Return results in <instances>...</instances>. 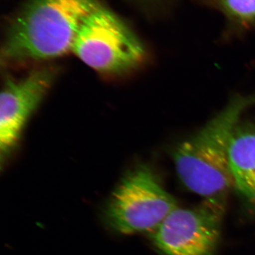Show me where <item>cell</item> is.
<instances>
[{
	"mask_svg": "<svg viewBox=\"0 0 255 255\" xmlns=\"http://www.w3.org/2000/svg\"><path fill=\"white\" fill-rule=\"evenodd\" d=\"M51 68H38L18 80H7L0 99V147L7 155L16 145L23 127L54 81Z\"/></svg>",
	"mask_w": 255,
	"mask_h": 255,
	"instance_id": "8992f818",
	"label": "cell"
},
{
	"mask_svg": "<svg viewBox=\"0 0 255 255\" xmlns=\"http://www.w3.org/2000/svg\"><path fill=\"white\" fill-rule=\"evenodd\" d=\"M224 210L222 199H205L193 209L177 207L150 238L164 255H215Z\"/></svg>",
	"mask_w": 255,
	"mask_h": 255,
	"instance_id": "5b68a950",
	"label": "cell"
},
{
	"mask_svg": "<svg viewBox=\"0 0 255 255\" xmlns=\"http://www.w3.org/2000/svg\"><path fill=\"white\" fill-rule=\"evenodd\" d=\"M201 4L219 11L228 24L238 30L255 26V0H200Z\"/></svg>",
	"mask_w": 255,
	"mask_h": 255,
	"instance_id": "ba28073f",
	"label": "cell"
},
{
	"mask_svg": "<svg viewBox=\"0 0 255 255\" xmlns=\"http://www.w3.org/2000/svg\"><path fill=\"white\" fill-rule=\"evenodd\" d=\"M255 105V95L236 96L201 130L176 147V170L189 190L205 199H222L235 187L230 142L242 116Z\"/></svg>",
	"mask_w": 255,
	"mask_h": 255,
	"instance_id": "7a4b0ae2",
	"label": "cell"
},
{
	"mask_svg": "<svg viewBox=\"0 0 255 255\" xmlns=\"http://www.w3.org/2000/svg\"><path fill=\"white\" fill-rule=\"evenodd\" d=\"M98 0H28L6 30V63L51 59L73 48L82 23Z\"/></svg>",
	"mask_w": 255,
	"mask_h": 255,
	"instance_id": "6da1fadb",
	"label": "cell"
},
{
	"mask_svg": "<svg viewBox=\"0 0 255 255\" xmlns=\"http://www.w3.org/2000/svg\"><path fill=\"white\" fill-rule=\"evenodd\" d=\"M149 1H157V0H149Z\"/></svg>",
	"mask_w": 255,
	"mask_h": 255,
	"instance_id": "9c48e42d",
	"label": "cell"
},
{
	"mask_svg": "<svg viewBox=\"0 0 255 255\" xmlns=\"http://www.w3.org/2000/svg\"><path fill=\"white\" fill-rule=\"evenodd\" d=\"M72 51L84 63L102 73H124L145 57L141 41L118 15L100 5L87 16Z\"/></svg>",
	"mask_w": 255,
	"mask_h": 255,
	"instance_id": "3957f363",
	"label": "cell"
},
{
	"mask_svg": "<svg viewBox=\"0 0 255 255\" xmlns=\"http://www.w3.org/2000/svg\"><path fill=\"white\" fill-rule=\"evenodd\" d=\"M229 160L235 187L255 207V123L239 122L230 142Z\"/></svg>",
	"mask_w": 255,
	"mask_h": 255,
	"instance_id": "52a82bcc",
	"label": "cell"
},
{
	"mask_svg": "<svg viewBox=\"0 0 255 255\" xmlns=\"http://www.w3.org/2000/svg\"><path fill=\"white\" fill-rule=\"evenodd\" d=\"M178 207L146 167H139L124 177L104 209V221L122 234L152 233Z\"/></svg>",
	"mask_w": 255,
	"mask_h": 255,
	"instance_id": "277c9868",
	"label": "cell"
}]
</instances>
